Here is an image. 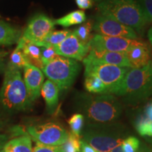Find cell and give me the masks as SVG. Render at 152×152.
I'll return each instance as SVG.
<instances>
[{"label": "cell", "instance_id": "cell-31", "mask_svg": "<svg viewBox=\"0 0 152 152\" xmlns=\"http://www.w3.org/2000/svg\"><path fill=\"white\" fill-rule=\"evenodd\" d=\"M33 152H64L61 146H46L37 143L33 149Z\"/></svg>", "mask_w": 152, "mask_h": 152}, {"label": "cell", "instance_id": "cell-10", "mask_svg": "<svg viewBox=\"0 0 152 152\" xmlns=\"http://www.w3.org/2000/svg\"><path fill=\"white\" fill-rule=\"evenodd\" d=\"M144 42L140 39L107 37L99 34L92 36L89 45L90 48L113 52L125 53L132 47L140 45Z\"/></svg>", "mask_w": 152, "mask_h": 152}, {"label": "cell", "instance_id": "cell-30", "mask_svg": "<svg viewBox=\"0 0 152 152\" xmlns=\"http://www.w3.org/2000/svg\"><path fill=\"white\" fill-rule=\"evenodd\" d=\"M140 5L148 23H152V0H137Z\"/></svg>", "mask_w": 152, "mask_h": 152}, {"label": "cell", "instance_id": "cell-1", "mask_svg": "<svg viewBox=\"0 0 152 152\" xmlns=\"http://www.w3.org/2000/svg\"><path fill=\"white\" fill-rule=\"evenodd\" d=\"M73 105L84 116L87 124L115 123L123 113L122 104L111 94L77 92L73 99Z\"/></svg>", "mask_w": 152, "mask_h": 152}, {"label": "cell", "instance_id": "cell-15", "mask_svg": "<svg viewBox=\"0 0 152 152\" xmlns=\"http://www.w3.org/2000/svg\"><path fill=\"white\" fill-rule=\"evenodd\" d=\"M132 68H140L151 64V54L149 45L143 44L132 47L125 53Z\"/></svg>", "mask_w": 152, "mask_h": 152}, {"label": "cell", "instance_id": "cell-34", "mask_svg": "<svg viewBox=\"0 0 152 152\" xmlns=\"http://www.w3.org/2000/svg\"><path fill=\"white\" fill-rule=\"evenodd\" d=\"M8 53L7 52L0 51V73L4 71L7 68V64H6V57H7Z\"/></svg>", "mask_w": 152, "mask_h": 152}, {"label": "cell", "instance_id": "cell-22", "mask_svg": "<svg viewBox=\"0 0 152 152\" xmlns=\"http://www.w3.org/2000/svg\"><path fill=\"white\" fill-rule=\"evenodd\" d=\"M71 33V30H63L53 31L47 36L46 39L39 45L40 47H54L59 45L63 41L66 39V37Z\"/></svg>", "mask_w": 152, "mask_h": 152}, {"label": "cell", "instance_id": "cell-35", "mask_svg": "<svg viewBox=\"0 0 152 152\" xmlns=\"http://www.w3.org/2000/svg\"><path fill=\"white\" fill-rule=\"evenodd\" d=\"M80 152H99L96 151L94 148L92 146L88 144L86 142L81 140V146H80Z\"/></svg>", "mask_w": 152, "mask_h": 152}, {"label": "cell", "instance_id": "cell-19", "mask_svg": "<svg viewBox=\"0 0 152 152\" xmlns=\"http://www.w3.org/2000/svg\"><path fill=\"white\" fill-rule=\"evenodd\" d=\"M3 152H33L31 138L26 134L9 140L3 148Z\"/></svg>", "mask_w": 152, "mask_h": 152}, {"label": "cell", "instance_id": "cell-2", "mask_svg": "<svg viewBox=\"0 0 152 152\" xmlns=\"http://www.w3.org/2000/svg\"><path fill=\"white\" fill-rule=\"evenodd\" d=\"M4 78L0 90V104L7 113L24 111L33 104L20 70L7 64Z\"/></svg>", "mask_w": 152, "mask_h": 152}, {"label": "cell", "instance_id": "cell-25", "mask_svg": "<svg viewBox=\"0 0 152 152\" xmlns=\"http://www.w3.org/2000/svg\"><path fill=\"white\" fill-rule=\"evenodd\" d=\"M85 118L80 113H75L68 120V124L71 129V132L80 137V134L83 129Z\"/></svg>", "mask_w": 152, "mask_h": 152}, {"label": "cell", "instance_id": "cell-40", "mask_svg": "<svg viewBox=\"0 0 152 152\" xmlns=\"http://www.w3.org/2000/svg\"><path fill=\"white\" fill-rule=\"evenodd\" d=\"M94 1H103V0H94Z\"/></svg>", "mask_w": 152, "mask_h": 152}, {"label": "cell", "instance_id": "cell-20", "mask_svg": "<svg viewBox=\"0 0 152 152\" xmlns=\"http://www.w3.org/2000/svg\"><path fill=\"white\" fill-rule=\"evenodd\" d=\"M86 15L84 11L76 10L69 13L65 16L54 20L55 24L59 25L64 28L82 24L86 21Z\"/></svg>", "mask_w": 152, "mask_h": 152}, {"label": "cell", "instance_id": "cell-14", "mask_svg": "<svg viewBox=\"0 0 152 152\" xmlns=\"http://www.w3.org/2000/svg\"><path fill=\"white\" fill-rule=\"evenodd\" d=\"M24 83L31 100L34 101L39 97L41 88L45 80L43 72L39 68L28 64L23 68Z\"/></svg>", "mask_w": 152, "mask_h": 152}, {"label": "cell", "instance_id": "cell-39", "mask_svg": "<svg viewBox=\"0 0 152 152\" xmlns=\"http://www.w3.org/2000/svg\"><path fill=\"white\" fill-rule=\"evenodd\" d=\"M147 36H148V39H149L150 43L152 45V27L150 28V29L149 30V31H148Z\"/></svg>", "mask_w": 152, "mask_h": 152}, {"label": "cell", "instance_id": "cell-27", "mask_svg": "<svg viewBox=\"0 0 152 152\" xmlns=\"http://www.w3.org/2000/svg\"><path fill=\"white\" fill-rule=\"evenodd\" d=\"M151 123L152 121L145 115L139 117L136 122V129L140 134L142 136H148Z\"/></svg>", "mask_w": 152, "mask_h": 152}, {"label": "cell", "instance_id": "cell-37", "mask_svg": "<svg viewBox=\"0 0 152 152\" xmlns=\"http://www.w3.org/2000/svg\"><path fill=\"white\" fill-rule=\"evenodd\" d=\"M145 115L152 121V103L149 104L145 109Z\"/></svg>", "mask_w": 152, "mask_h": 152}, {"label": "cell", "instance_id": "cell-8", "mask_svg": "<svg viewBox=\"0 0 152 152\" xmlns=\"http://www.w3.org/2000/svg\"><path fill=\"white\" fill-rule=\"evenodd\" d=\"M28 134L37 143L46 146H61L68 139L69 132L56 123L30 125L27 128Z\"/></svg>", "mask_w": 152, "mask_h": 152}, {"label": "cell", "instance_id": "cell-23", "mask_svg": "<svg viewBox=\"0 0 152 152\" xmlns=\"http://www.w3.org/2000/svg\"><path fill=\"white\" fill-rule=\"evenodd\" d=\"M93 25L94 22L92 20H89L74 30V34L81 42L85 45H87L90 42L92 37L91 33L93 30Z\"/></svg>", "mask_w": 152, "mask_h": 152}, {"label": "cell", "instance_id": "cell-3", "mask_svg": "<svg viewBox=\"0 0 152 152\" xmlns=\"http://www.w3.org/2000/svg\"><path fill=\"white\" fill-rule=\"evenodd\" d=\"M97 8L100 15L128 26L140 35L149 23L137 0H103Z\"/></svg>", "mask_w": 152, "mask_h": 152}, {"label": "cell", "instance_id": "cell-6", "mask_svg": "<svg viewBox=\"0 0 152 152\" xmlns=\"http://www.w3.org/2000/svg\"><path fill=\"white\" fill-rule=\"evenodd\" d=\"M80 69V65L76 60L58 55L44 66L42 71L62 91L68 90L73 85Z\"/></svg>", "mask_w": 152, "mask_h": 152}, {"label": "cell", "instance_id": "cell-5", "mask_svg": "<svg viewBox=\"0 0 152 152\" xmlns=\"http://www.w3.org/2000/svg\"><path fill=\"white\" fill-rule=\"evenodd\" d=\"M126 135L125 128L118 123L87 124L80 139L99 152H109L122 144Z\"/></svg>", "mask_w": 152, "mask_h": 152}, {"label": "cell", "instance_id": "cell-38", "mask_svg": "<svg viewBox=\"0 0 152 152\" xmlns=\"http://www.w3.org/2000/svg\"><path fill=\"white\" fill-rule=\"evenodd\" d=\"M109 152H123L122 144H119V145H118L117 147L113 148V149H111Z\"/></svg>", "mask_w": 152, "mask_h": 152}, {"label": "cell", "instance_id": "cell-11", "mask_svg": "<svg viewBox=\"0 0 152 152\" xmlns=\"http://www.w3.org/2000/svg\"><path fill=\"white\" fill-rule=\"evenodd\" d=\"M93 30L99 35L107 37L138 39L137 33L132 28L100 14L94 22Z\"/></svg>", "mask_w": 152, "mask_h": 152}, {"label": "cell", "instance_id": "cell-41", "mask_svg": "<svg viewBox=\"0 0 152 152\" xmlns=\"http://www.w3.org/2000/svg\"><path fill=\"white\" fill-rule=\"evenodd\" d=\"M150 66H151V67L152 68V59H151V65H150Z\"/></svg>", "mask_w": 152, "mask_h": 152}, {"label": "cell", "instance_id": "cell-28", "mask_svg": "<svg viewBox=\"0 0 152 152\" xmlns=\"http://www.w3.org/2000/svg\"><path fill=\"white\" fill-rule=\"evenodd\" d=\"M123 152H137L140 147V141L134 137L125 138L122 143Z\"/></svg>", "mask_w": 152, "mask_h": 152}, {"label": "cell", "instance_id": "cell-24", "mask_svg": "<svg viewBox=\"0 0 152 152\" xmlns=\"http://www.w3.org/2000/svg\"><path fill=\"white\" fill-rule=\"evenodd\" d=\"M80 137L69 132L68 140L61 145V147L64 152H80Z\"/></svg>", "mask_w": 152, "mask_h": 152}, {"label": "cell", "instance_id": "cell-29", "mask_svg": "<svg viewBox=\"0 0 152 152\" xmlns=\"http://www.w3.org/2000/svg\"><path fill=\"white\" fill-rule=\"evenodd\" d=\"M58 56V55L55 52L53 47H41V59L43 66L49 64Z\"/></svg>", "mask_w": 152, "mask_h": 152}, {"label": "cell", "instance_id": "cell-16", "mask_svg": "<svg viewBox=\"0 0 152 152\" xmlns=\"http://www.w3.org/2000/svg\"><path fill=\"white\" fill-rule=\"evenodd\" d=\"M17 47L20 49L27 58L28 63L42 70L43 64L41 59V47L30 42L21 36Z\"/></svg>", "mask_w": 152, "mask_h": 152}, {"label": "cell", "instance_id": "cell-36", "mask_svg": "<svg viewBox=\"0 0 152 152\" xmlns=\"http://www.w3.org/2000/svg\"><path fill=\"white\" fill-rule=\"evenodd\" d=\"M9 137H10L7 134H4V133H1L0 134V151H1L3 149L5 144L9 141Z\"/></svg>", "mask_w": 152, "mask_h": 152}, {"label": "cell", "instance_id": "cell-33", "mask_svg": "<svg viewBox=\"0 0 152 152\" xmlns=\"http://www.w3.org/2000/svg\"><path fill=\"white\" fill-rule=\"evenodd\" d=\"M75 2L81 9H90L93 6L92 0H75Z\"/></svg>", "mask_w": 152, "mask_h": 152}, {"label": "cell", "instance_id": "cell-9", "mask_svg": "<svg viewBox=\"0 0 152 152\" xmlns=\"http://www.w3.org/2000/svg\"><path fill=\"white\" fill-rule=\"evenodd\" d=\"M55 22L47 15L37 14L30 19L22 37L39 47V45L53 32Z\"/></svg>", "mask_w": 152, "mask_h": 152}, {"label": "cell", "instance_id": "cell-32", "mask_svg": "<svg viewBox=\"0 0 152 152\" xmlns=\"http://www.w3.org/2000/svg\"><path fill=\"white\" fill-rule=\"evenodd\" d=\"M7 112L4 109L0 104V134L5 130L9 124V118L7 116Z\"/></svg>", "mask_w": 152, "mask_h": 152}, {"label": "cell", "instance_id": "cell-26", "mask_svg": "<svg viewBox=\"0 0 152 152\" xmlns=\"http://www.w3.org/2000/svg\"><path fill=\"white\" fill-rule=\"evenodd\" d=\"M9 63L20 70L23 69L28 64H29L23 51L18 47H16L11 54L10 61Z\"/></svg>", "mask_w": 152, "mask_h": 152}, {"label": "cell", "instance_id": "cell-7", "mask_svg": "<svg viewBox=\"0 0 152 152\" xmlns=\"http://www.w3.org/2000/svg\"><path fill=\"white\" fill-rule=\"evenodd\" d=\"M85 75H92L98 77L104 83L106 94H115L119 90L123 79L130 68L102 64H86Z\"/></svg>", "mask_w": 152, "mask_h": 152}, {"label": "cell", "instance_id": "cell-4", "mask_svg": "<svg viewBox=\"0 0 152 152\" xmlns=\"http://www.w3.org/2000/svg\"><path fill=\"white\" fill-rule=\"evenodd\" d=\"M150 65L130 68L114 95L122 98L123 102L129 105H137L147 100L152 95V68Z\"/></svg>", "mask_w": 152, "mask_h": 152}, {"label": "cell", "instance_id": "cell-17", "mask_svg": "<svg viewBox=\"0 0 152 152\" xmlns=\"http://www.w3.org/2000/svg\"><path fill=\"white\" fill-rule=\"evenodd\" d=\"M22 36L21 30L0 20V46H9L18 43Z\"/></svg>", "mask_w": 152, "mask_h": 152}, {"label": "cell", "instance_id": "cell-13", "mask_svg": "<svg viewBox=\"0 0 152 152\" xmlns=\"http://www.w3.org/2000/svg\"><path fill=\"white\" fill-rule=\"evenodd\" d=\"M83 64H102L131 68L130 64L125 53L113 52L106 50H98L90 48L87 56L83 61Z\"/></svg>", "mask_w": 152, "mask_h": 152}, {"label": "cell", "instance_id": "cell-42", "mask_svg": "<svg viewBox=\"0 0 152 152\" xmlns=\"http://www.w3.org/2000/svg\"><path fill=\"white\" fill-rule=\"evenodd\" d=\"M0 152H3V149L1 150V151H0Z\"/></svg>", "mask_w": 152, "mask_h": 152}, {"label": "cell", "instance_id": "cell-12", "mask_svg": "<svg viewBox=\"0 0 152 152\" xmlns=\"http://www.w3.org/2000/svg\"><path fill=\"white\" fill-rule=\"evenodd\" d=\"M53 47L55 52L59 56L72 58L77 61L84 60L90 49L89 44L85 45L81 42L73 32L70 33L65 40Z\"/></svg>", "mask_w": 152, "mask_h": 152}, {"label": "cell", "instance_id": "cell-18", "mask_svg": "<svg viewBox=\"0 0 152 152\" xmlns=\"http://www.w3.org/2000/svg\"><path fill=\"white\" fill-rule=\"evenodd\" d=\"M59 91L58 87L54 82L50 80H47L44 82L40 94L45 99L47 109L49 111L52 112L54 111L58 104Z\"/></svg>", "mask_w": 152, "mask_h": 152}, {"label": "cell", "instance_id": "cell-21", "mask_svg": "<svg viewBox=\"0 0 152 152\" xmlns=\"http://www.w3.org/2000/svg\"><path fill=\"white\" fill-rule=\"evenodd\" d=\"M84 86L87 92L93 94H106L105 85L98 77L92 75H85Z\"/></svg>", "mask_w": 152, "mask_h": 152}]
</instances>
